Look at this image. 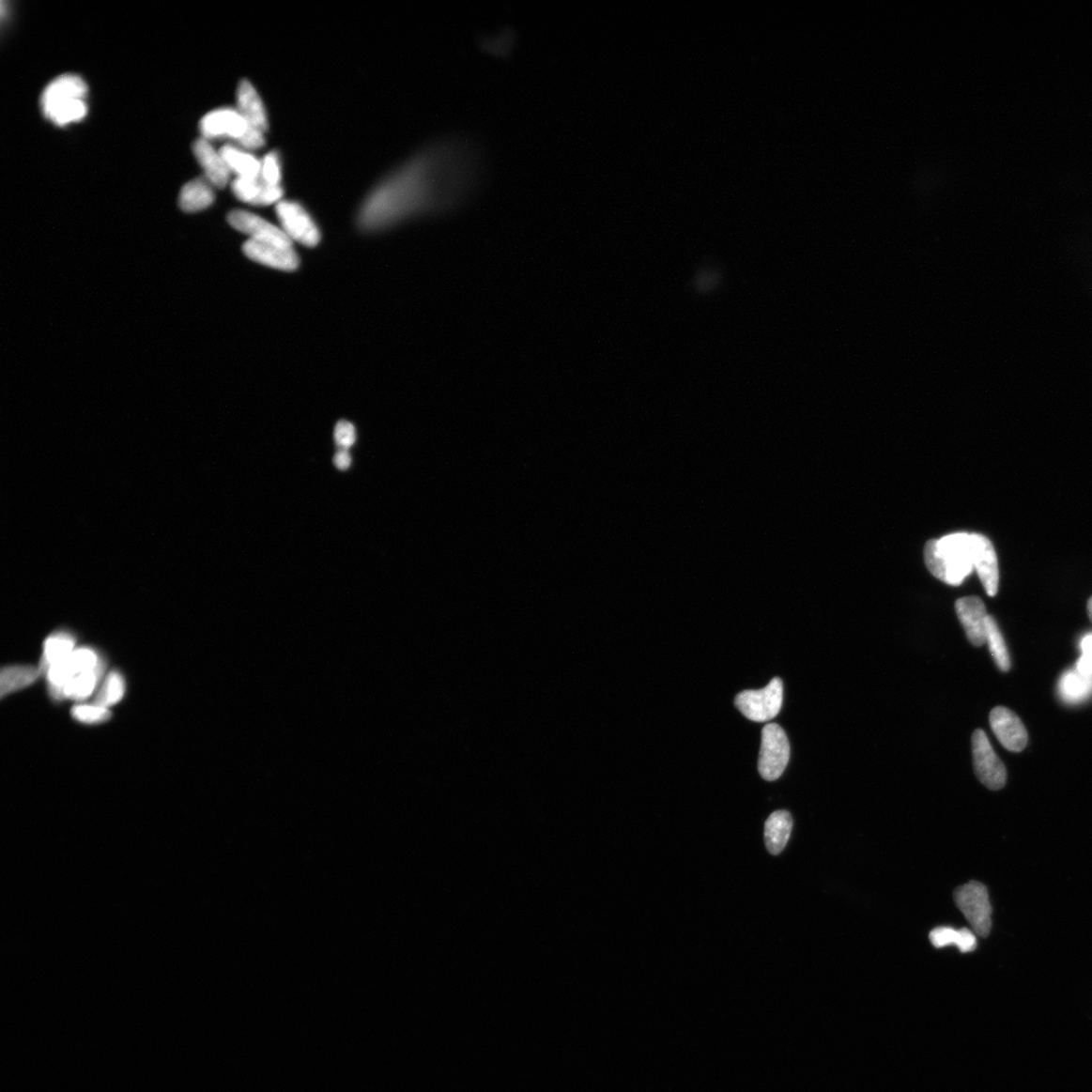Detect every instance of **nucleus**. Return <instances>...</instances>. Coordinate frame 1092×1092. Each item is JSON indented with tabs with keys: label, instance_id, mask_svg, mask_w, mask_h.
Masks as SVG:
<instances>
[{
	"label": "nucleus",
	"instance_id": "1",
	"mask_svg": "<svg viewBox=\"0 0 1092 1092\" xmlns=\"http://www.w3.org/2000/svg\"><path fill=\"white\" fill-rule=\"evenodd\" d=\"M482 160L469 141L449 138L420 150L381 182L360 215L365 230L453 212L475 192Z\"/></svg>",
	"mask_w": 1092,
	"mask_h": 1092
},
{
	"label": "nucleus",
	"instance_id": "2",
	"mask_svg": "<svg viewBox=\"0 0 1092 1092\" xmlns=\"http://www.w3.org/2000/svg\"><path fill=\"white\" fill-rule=\"evenodd\" d=\"M929 571L951 586L961 585L975 570V542L972 533L957 532L931 539L925 546Z\"/></svg>",
	"mask_w": 1092,
	"mask_h": 1092
},
{
	"label": "nucleus",
	"instance_id": "3",
	"mask_svg": "<svg viewBox=\"0 0 1092 1092\" xmlns=\"http://www.w3.org/2000/svg\"><path fill=\"white\" fill-rule=\"evenodd\" d=\"M87 86L83 79L72 74L57 77L45 88L41 105L44 115L57 126L82 120L87 113Z\"/></svg>",
	"mask_w": 1092,
	"mask_h": 1092
},
{
	"label": "nucleus",
	"instance_id": "4",
	"mask_svg": "<svg viewBox=\"0 0 1092 1092\" xmlns=\"http://www.w3.org/2000/svg\"><path fill=\"white\" fill-rule=\"evenodd\" d=\"M201 131L207 140L229 138L249 151L266 145V133L249 125L237 109L223 108L207 114L201 121Z\"/></svg>",
	"mask_w": 1092,
	"mask_h": 1092
},
{
	"label": "nucleus",
	"instance_id": "5",
	"mask_svg": "<svg viewBox=\"0 0 1092 1092\" xmlns=\"http://www.w3.org/2000/svg\"><path fill=\"white\" fill-rule=\"evenodd\" d=\"M954 900L976 935L981 938L989 937L992 926V907L988 888L977 881H971L955 890Z\"/></svg>",
	"mask_w": 1092,
	"mask_h": 1092
},
{
	"label": "nucleus",
	"instance_id": "6",
	"mask_svg": "<svg viewBox=\"0 0 1092 1092\" xmlns=\"http://www.w3.org/2000/svg\"><path fill=\"white\" fill-rule=\"evenodd\" d=\"M789 759L791 744L785 731L776 723H770L761 731L759 772L762 779L775 781L781 777Z\"/></svg>",
	"mask_w": 1092,
	"mask_h": 1092
},
{
	"label": "nucleus",
	"instance_id": "7",
	"mask_svg": "<svg viewBox=\"0 0 1092 1092\" xmlns=\"http://www.w3.org/2000/svg\"><path fill=\"white\" fill-rule=\"evenodd\" d=\"M783 704V682L774 678L761 690H746L736 696L735 706L749 720L769 721L780 713Z\"/></svg>",
	"mask_w": 1092,
	"mask_h": 1092
},
{
	"label": "nucleus",
	"instance_id": "8",
	"mask_svg": "<svg viewBox=\"0 0 1092 1092\" xmlns=\"http://www.w3.org/2000/svg\"><path fill=\"white\" fill-rule=\"evenodd\" d=\"M972 755L979 781L991 791L1004 788L1007 776L1006 766L982 730H977L972 735Z\"/></svg>",
	"mask_w": 1092,
	"mask_h": 1092
},
{
	"label": "nucleus",
	"instance_id": "9",
	"mask_svg": "<svg viewBox=\"0 0 1092 1092\" xmlns=\"http://www.w3.org/2000/svg\"><path fill=\"white\" fill-rule=\"evenodd\" d=\"M276 216L281 228L292 242L307 247L317 246L321 239L320 231L306 208L294 201H282L276 205Z\"/></svg>",
	"mask_w": 1092,
	"mask_h": 1092
},
{
	"label": "nucleus",
	"instance_id": "10",
	"mask_svg": "<svg viewBox=\"0 0 1092 1092\" xmlns=\"http://www.w3.org/2000/svg\"><path fill=\"white\" fill-rule=\"evenodd\" d=\"M230 225L250 237V240L283 248H293V242L282 228L266 219L243 209H235L228 215Z\"/></svg>",
	"mask_w": 1092,
	"mask_h": 1092
},
{
	"label": "nucleus",
	"instance_id": "11",
	"mask_svg": "<svg viewBox=\"0 0 1092 1092\" xmlns=\"http://www.w3.org/2000/svg\"><path fill=\"white\" fill-rule=\"evenodd\" d=\"M991 727L997 740L1008 751L1020 753L1028 744V731L1020 717L1011 710L997 706L992 710Z\"/></svg>",
	"mask_w": 1092,
	"mask_h": 1092
},
{
	"label": "nucleus",
	"instance_id": "12",
	"mask_svg": "<svg viewBox=\"0 0 1092 1092\" xmlns=\"http://www.w3.org/2000/svg\"><path fill=\"white\" fill-rule=\"evenodd\" d=\"M955 608L969 641L973 646L982 647L986 643V621L989 616L983 601L976 596L960 598Z\"/></svg>",
	"mask_w": 1092,
	"mask_h": 1092
},
{
	"label": "nucleus",
	"instance_id": "13",
	"mask_svg": "<svg viewBox=\"0 0 1092 1092\" xmlns=\"http://www.w3.org/2000/svg\"><path fill=\"white\" fill-rule=\"evenodd\" d=\"M243 252L248 258L274 269L294 271L300 265L294 248H283L249 239L243 245Z\"/></svg>",
	"mask_w": 1092,
	"mask_h": 1092
},
{
	"label": "nucleus",
	"instance_id": "14",
	"mask_svg": "<svg viewBox=\"0 0 1092 1092\" xmlns=\"http://www.w3.org/2000/svg\"><path fill=\"white\" fill-rule=\"evenodd\" d=\"M234 195L239 201L258 207L278 205L283 201V186H269L261 177H236L231 184Z\"/></svg>",
	"mask_w": 1092,
	"mask_h": 1092
},
{
	"label": "nucleus",
	"instance_id": "15",
	"mask_svg": "<svg viewBox=\"0 0 1092 1092\" xmlns=\"http://www.w3.org/2000/svg\"><path fill=\"white\" fill-rule=\"evenodd\" d=\"M975 542V569L989 596L994 597L998 592L999 570L995 549L988 537L972 533Z\"/></svg>",
	"mask_w": 1092,
	"mask_h": 1092
},
{
	"label": "nucleus",
	"instance_id": "16",
	"mask_svg": "<svg viewBox=\"0 0 1092 1092\" xmlns=\"http://www.w3.org/2000/svg\"><path fill=\"white\" fill-rule=\"evenodd\" d=\"M193 152L205 171L206 179L215 188H225L230 180L231 171L221 152L205 138L194 143Z\"/></svg>",
	"mask_w": 1092,
	"mask_h": 1092
},
{
	"label": "nucleus",
	"instance_id": "17",
	"mask_svg": "<svg viewBox=\"0 0 1092 1092\" xmlns=\"http://www.w3.org/2000/svg\"><path fill=\"white\" fill-rule=\"evenodd\" d=\"M237 110L245 120L255 129L267 133L269 130L268 113L254 85L246 81L240 82L237 88Z\"/></svg>",
	"mask_w": 1092,
	"mask_h": 1092
},
{
	"label": "nucleus",
	"instance_id": "18",
	"mask_svg": "<svg viewBox=\"0 0 1092 1092\" xmlns=\"http://www.w3.org/2000/svg\"><path fill=\"white\" fill-rule=\"evenodd\" d=\"M76 637L68 630L55 631L50 635L43 644V653L38 668L42 675L47 670L68 657L76 650Z\"/></svg>",
	"mask_w": 1092,
	"mask_h": 1092
},
{
	"label": "nucleus",
	"instance_id": "19",
	"mask_svg": "<svg viewBox=\"0 0 1092 1092\" xmlns=\"http://www.w3.org/2000/svg\"><path fill=\"white\" fill-rule=\"evenodd\" d=\"M42 676L38 667L31 665H11L0 672V696L5 697L28 688Z\"/></svg>",
	"mask_w": 1092,
	"mask_h": 1092
},
{
	"label": "nucleus",
	"instance_id": "20",
	"mask_svg": "<svg viewBox=\"0 0 1092 1092\" xmlns=\"http://www.w3.org/2000/svg\"><path fill=\"white\" fill-rule=\"evenodd\" d=\"M793 827L792 814L786 810L773 812L765 823V843L773 856L785 849Z\"/></svg>",
	"mask_w": 1092,
	"mask_h": 1092
},
{
	"label": "nucleus",
	"instance_id": "21",
	"mask_svg": "<svg viewBox=\"0 0 1092 1092\" xmlns=\"http://www.w3.org/2000/svg\"><path fill=\"white\" fill-rule=\"evenodd\" d=\"M231 174L237 177L255 178L261 174V161L252 151L234 145H225L220 149Z\"/></svg>",
	"mask_w": 1092,
	"mask_h": 1092
},
{
	"label": "nucleus",
	"instance_id": "22",
	"mask_svg": "<svg viewBox=\"0 0 1092 1092\" xmlns=\"http://www.w3.org/2000/svg\"><path fill=\"white\" fill-rule=\"evenodd\" d=\"M214 201L213 186L206 178L190 181L182 188L179 195V206L187 213L200 212L212 206Z\"/></svg>",
	"mask_w": 1092,
	"mask_h": 1092
},
{
	"label": "nucleus",
	"instance_id": "23",
	"mask_svg": "<svg viewBox=\"0 0 1092 1092\" xmlns=\"http://www.w3.org/2000/svg\"><path fill=\"white\" fill-rule=\"evenodd\" d=\"M930 940L936 948L955 945L962 953H970L977 948L976 932L968 929L955 930L949 927H940L931 931Z\"/></svg>",
	"mask_w": 1092,
	"mask_h": 1092
},
{
	"label": "nucleus",
	"instance_id": "24",
	"mask_svg": "<svg viewBox=\"0 0 1092 1092\" xmlns=\"http://www.w3.org/2000/svg\"><path fill=\"white\" fill-rule=\"evenodd\" d=\"M105 666L74 677L63 690V700L84 701L96 691L104 673Z\"/></svg>",
	"mask_w": 1092,
	"mask_h": 1092
},
{
	"label": "nucleus",
	"instance_id": "25",
	"mask_svg": "<svg viewBox=\"0 0 1092 1092\" xmlns=\"http://www.w3.org/2000/svg\"><path fill=\"white\" fill-rule=\"evenodd\" d=\"M125 677L118 670L114 669L104 677L94 700V704L109 708L121 702L126 693Z\"/></svg>",
	"mask_w": 1092,
	"mask_h": 1092
},
{
	"label": "nucleus",
	"instance_id": "26",
	"mask_svg": "<svg viewBox=\"0 0 1092 1092\" xmlns=\"http://www.w3.org/2000/svg\"><path fill=\"white\" fill-rule=\"evenodd\" d=\"M1062 699L1068 702H1080L1092 693V676H1085L1078 670L1065 673L1059 684Z\"/></svg>",
	"mask_w": 1092,
	"mask_h": 1092
},
{
	"label": "nucleus",
	"instance_id": "27",
	"mask_svg": "<svg viewBox=\"0 0 1092 1092\" xmlns=\"http://www.w3.org/2000/svg\"><path fill=\"white\" fill-rule=\"evenodd\" d=\"M985 638L986 642L989 643L993 660L999 669L1003 670V672H1008L1011 664L1007 644L1001 633V629H999L994 618L991 615L988 616V621H986Z\"/></svg>",
	"mask_w": 1092,
	"mask_h": 1092
},
{
	"label": "nucleus",
	"instance_id": "28",
	"mask_svg": "<svg viewBox=\"0 0 1092 1092\" xmlns=\"http://www.w3.org/2000/svg\"><path fill=\"white\" fill-rule=\"evenodd\" d=\"M71 716L83 725L96 726L107 722L112 718V712L97 704H78L72 707Z\"/></svg>",
	"mask_w": 1092,
	"mask_h": 1092
},
{
	"label": "nucleus",
	"instance_id": "29",
	"mask_svg": "<svg viewBox=\"0 0 1092 1092\" xmlns=\"http://www.w3.org/2000/svg\"><path fill=\"white\" fill-rule=\"evenodd\" d=\"M260 177L269 186H282V161L278 152L272 151L263 157Z\"/></svg>",
	"mask_w": 1092,
	"mask_h": 1092
},
{
	"label": "nucleus",
	"instance_id": "30",
	"mask_svg": "<svg viewBox=\"0 0 1092 1092\" xmlns=\"http://www.w3.org/2000/svg\"><path fill=\"white\" fill-rule=\"evenodd\" d=\"M334 438L342 450H348L357 440V433L348 421H340L335 427Z\"/></svg>",
	"mask_w": 1092,
	"mask_h": 1092
},
{
	"label": "nucleus",
	"instance_id": "31",
	"mask_svg": "<svg viewBox=\"0 0 1092 1092\" xmlns=\"http://www.w3.org/2000/svg\"><path fill=\"white\" fill-rule=\"evenodd\" d=\"M1083 656L1078 661L1077 670L1085 676H1092V635L1087 636L1082 642Z\"/></svg>",
	"mask_w": 1092,
	"mask_h": 1092
},
{
	"label": "nucleus",
	"instance_id": "32",
	"mask_svg": "<svg viewBox=\"0 0 1092 1092\" xmlns=\"http://www.w3.org/2000/svg\"><path fill=\"white\" fill-rule=\"evenodd\" d=\"M334 465L341 470L347 469L351 465V456L347 450L339 451L334 456Z\"/></svg>",
	"mask_w": 1092,
	"mask_h": 1092
},
{
	"label": "nucleus",
	"instance_id": "33",
	"mask_svg": "<svg viewBox=\"0 0 1092 1092\" xmlns=\"http://www.w3.org/2000/svg\"><path fill=\"white\" fill-rule=\"evenodd\" d=\"M1087 611H1088L1089 620L1092 623V597L1088 600Z\"/></svg>",
	"mask_w": 1092,
	"mask_h": 1092
}]
</instances>
